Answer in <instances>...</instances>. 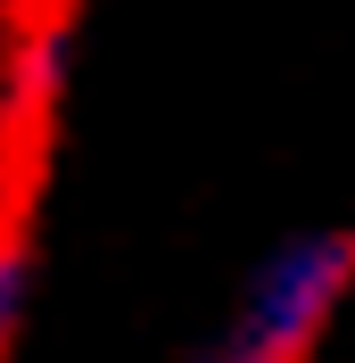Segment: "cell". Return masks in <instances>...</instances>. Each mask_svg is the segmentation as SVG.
<instances>
[{"label": "cell", "mask_w": 355, "mask_h": 363, "mask_svg": "<svg viewBox=\"0 0 355 363\" xmlns=\"http://www.w3.org/2000/svg\"><path fill=\"white\" fill-rule=\"evenodd\" d=\"M355 281V240L347 231H297L256 264L240 297V322L223 330L207 363H297V347L331 322V306Z\"/></svg>", "instance_id": "1"}, {"label": "cell", "mask_w": 355, "mask_h": 363, "mask_svg": "<svg viewBox=\"0 0 355 363\" xmlns=\"http://www.w3.org/2000/svg\"><path fill=\"white\" fill-rule=\"evenodd\" d=\"M25 289H33L25 256H17V248H0V347H9V330L25 322Z\"/></svg>", "instance_id": "2"}]
</instances>
